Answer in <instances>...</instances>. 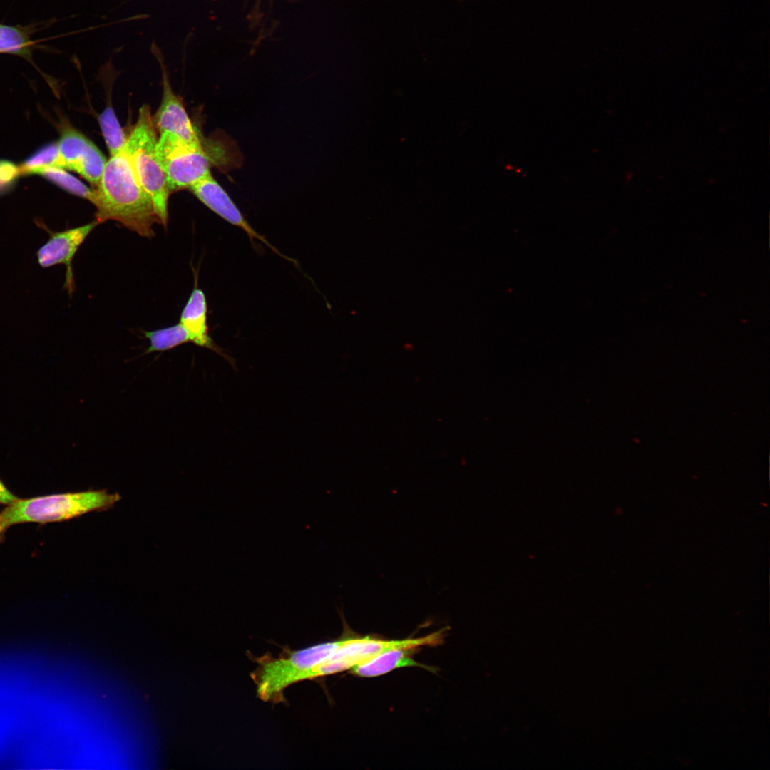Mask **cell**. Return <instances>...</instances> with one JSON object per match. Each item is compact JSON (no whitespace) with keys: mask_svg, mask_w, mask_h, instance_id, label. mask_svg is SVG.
I'll use <instances>...</instances> for the list:
<instances>
[{"mask_svg":"<svg viewBox=\"0 0 770 770\" xmlns=\"http://www.w3.org/2000/svg\"><path fill=\"white\" fill-rule=\"evenodd\" d=\"M98 223L115 220L142 237L150 238L160 223L153 201L141 185L132 161L122 150L107 160L94 189Z\"/></svg>","mask_w":770,"mask_h":770,"instance_id":"6da1fadb","label":"cell"},{"mask_svg":"<svg viewBox=\"0 0 770 770\" xmlns=\"http://www.w3.org/2000/svg\"><path fill=\"white\" fill-rule=\"evenodd\" d=\"M415 650L401 648L387 650L353 667L350 671L362 677H377L406 667H416L433 672V667L417 662L412 658L411 654Z\"/></svg>","mask_w":770,"mask_h":770,"instance_id":"8fae6325","label":"cell"},{"mask_svg":"<svg viewBox=\"0 0 770 770\" xmlns=\"http://www.w3.org/2000/svg\"><path fill=\"white\" fill-rule=\"evenodd\" d=\"M157 58L161 65L163 88L160 107L153 116L157 131L160 134L173 135L186 142L200 143L202 139L192 125L182 100L172 89L163 62Z\"/></svg>","mask_w":770,"mask_h":770,"instance_id":"30bf717a","label":"cell"},{"mask_svg":"<svg viewBox=\"0 0 770 770\" xmlns=\"http://www.w3.org/2000/svg\"><path fill=\"white\" fill-rule=\"evenodd\" d=\"M155 154L170 192L190 188L212 175V165L230 168L239 161L229 140L193 143L168 133L158 138Z\"/></svg>","mask_w":770,"mask_h":770,"instance_id":"7a4b0ae2","label":"cell"},{"mask_svg":"<svg viewBox=\"0 0 770 770\" xmlns=\"http://www.w3.org/2000/svg\"><path fill=\"white\" fill-rule=\"evenodd\" d=\"M57 145L64 169L75 171L96 188L107 162L98 148L70 125L63 128Z\"/></svg>","mask_w":770,"mask_h":770,"instance_id":"52a82bcc","label":"cell"},{"mask_svg":"<svg viewBox=\"0 0 770 770\" xmlns=\"http://www.w3.org/2000/svg\"><path fill=\"white\" fill-rule=\"evenodd\" d=\"M157 140V130L150 108L145 104L139 110L138 120L128 135L123 150L131 160L141 185L150 195L160 223L166 227L171 192L156 157Z\"/></svg>","mask_w":770,"mask_h":770,"instance_id":"5b68a950","label":"cell"},{"mask_svg":"<svg viewBox=\"0 0 770 770\" xmlns=\"http://www.w3.org/2000/svg\"><path fill=\"white\" fill-rule=\"evenodd\" d=\"M36 222L49 235L48 241L36 252L38 262L43 268L64 265L66 268L64 288H66L71 294L74 287L72 260L81 244L98 223L94 220L88 224L77 227L54 232L43 222Z\"/></svg>","mask_w":770,"mask_h":770,"instance_id":"ba28073f","label":"cell"},{"mask_svg":"<svg viewBox=\"0 0 770 770\" xmlns=\"http://www.w3.org/2000/svg\"><path fill=\"white\" fill-rule=\"evenodd\" d=\"M19 498L12 493L0 479V504L9 505Z\"/></svg>","mask_w":770,"mask_h":770,"instance_id":"d6986e66","label":"cell"},{"mask_svg":"<svg viewBox=\"0 0 770 770\" xmlns=\"http://www.w3.org/2000/svg\"><path fill=\"white\" fill-rule=\"evenodd\" d=\"M34 48L29 27L9 26L0 23V53H9L29 58Z\"/></svg>","mask_w":770,"mask_h":770,"instance_id":"4fadbf2b","label":"cell"},{"mask_svg":"<svg viewBox=\"0 0 770 770\" xmlns=\"http://www.w3.org/2000/svg\"><path fill=\"white\" fill-rule=\"evenodd\" d=\"M98 123L111 156L118 154L123 149L128 136L121 128L111 106H107L99 115Z\"/></svg>","mask_w":770,"mask_h":770,"instance_id":"2e32d148","label":"cell"},{"mask_svg":"<svg viewBox=\"0 0 770 770\" xmlns=\"http://www.w3.org/2000/svg\"><path fill=\"white\" fill-rule=\"evenodd\" d=\"M446 628H443L421 637L396 640L348 637L343 645L313 667L312 679L350 670L353 667L387 650L439 645L443 640Z\"/></svg>","mask_w":770,"mask_h":770,"instance_id":"8992f818","label":"cell"},{"mask_svg":"<svg viewBox=\"0 0 770 770\" xmlns=\"http://www.w3.org/2000/svg\"><path fill=\"white\" fill-rule=\"evenodd\" d=\"M189 189L200 202L213 212L231 225L239 227L244 230L252 242L254 240L262 242L275 253L289 260H292V259L282 255L267 239L253 229L228 193L212 175L193 185Z\"/></svg>","mask_w":770,"mask_h":770,"instance_id":"9c48e42d","label":"cell"},{"mask_svg":"<svg viewBox=\"0 0 770 770\" xmlns=\"http://www.w3.org/2000/svg\"><path fill=\"white\" fill-rule=\"evenodd\" d=\"M21 175L19 168L7 161H0V195L9 191Z\"/></svg>","mask_w":770,"mask_h":770,"instance_id":"ac0fdd59","label":"cell"},{"mask_svg":"<svg viewBox=\"0 0 770 770\" xmlns=\"http://www.w3.org/2000/svg\"><path fill=\"white\" fill-rule=\"evenodd\" d=\"M41 175L71 194L84 198L92 204L95 202L94 189H91L63 168L45 167L33 170L30 175Z\"/></svg>","mask_w":770,"mask_h":770,"instance_id":"5bb4252c","label":"cell"},{"mask_svg":"<svg viewBox=\"0 0 770 770\" xmlns=\"http://www.w3.org/2000/svg\"><path fill=\"white\" fill-rule=\"evenodd\" d=\"M346 637L317 644L304 649H284L274 657L270 652L261 657L250 654L257 664L250 677L256 685L257 695L264 702H284V691L300 681L312 679V669L343 645Z\"/></svg>","mask_w":770,"mask_h":770,"instance_id":"277c9868","label":"cell"},{"mask_svg":"<svg viewBox=\"0 0 770 770\" xmlns=\"http://www.w3.org/2000/svg\"><path fill=\"white\" fill-rule=\"evenodd\" d=\"M144 336L150 342L146 353L167 351L182 344L192 342L190 333L180 323L151 332H144Z\"/></svg>","mask_w":770,"mask_h":770,"instance_id":"9a60e30c","label":"cell"},{"mask_svg":"<svg viewBox=\"0 0 770 770\" xmlns=\"http://www.w3.org/2000/svg\"><path fill=\"white\" fill-rule=\"evenodd\" d=\"M207 312L205 295L202 289L195 287L182 311L180 323L190 333L193 343L213 349V343L207 333Z\"/></svg>","mask_w":770,"mask_h":770,"instance_id":"7c38bea8","label":"cell"},{"mask_svg":"<svg viewBox=\"0 0 770 770\" xmlns=\"http://www.w3.org/2000/svg\"><path fill=\"white\" fill-rule=\"evenodd\" d=\"M45 167L64 169L57 143L43 146L19 166L21 175H30L33 170Z\"/></svg>","mask_w":770,"mask_h":770,"instance_id":"e0dca14e","label":"cell"},{"mask_svg":"<svg viewBox=\"0 0 770 770\" xmlns=\"http://www.w3.org/2000/svg\"><path fill=\"white\" fill-rule=\"evenodd\" d=\"M120 499L106 490L88 491L18 498L0 511V543L8 529L25 523L61 522L112 507Z\"/></svg>","mask_w":770,"mask_h":770,"instance_id":"3957f363","label":"cell"}]
</instances>
